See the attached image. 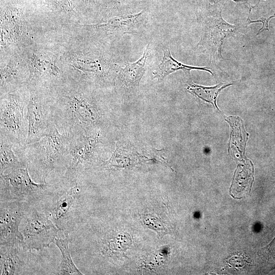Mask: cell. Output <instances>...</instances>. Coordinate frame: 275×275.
I'll return each instance as SVG.
<instances>
[{
	"mask_svg": "<svg viewBox=\"0 0 275 275\" xmlns=\"http://www.w3.org/2000/svg\"><path fill=\"white\" fill-rule=\"evenodd\" d=\"M54 5L60 10L65 12H72L74 11L71 0H51Z\"/></svg>",
	"mask_w": 275,
	"mask_h": 275,
	"instance_id": "cell-18",
	"label": "cell"
},
{
	"mask_svg": "<svg viewBox=\"0 0 275 275\" xmlns=\"http://www.w3.org/2000/svg\"><path fill=\"white\" fill-rule=\"evenodd\" d=\"M143 13L142 11L136 14L115 16L106 21L88 26L118 36L133 34L139 28Z\"/></svg>",
	"mask_w": 275,
	"mask_h": 275,
	"instance_id": "cell-10",
	"label": "cell"
},
{
	"mask_svg": "<svg viewBox=\"0 0 275 275\" xmlns=\"http://www.w3.org/2000/svg\"><path fill=\"white\" fill-rule=\"evenodd\" d=\"M50 93L55 124L61 133H88L105 126L104 108L80 83L58 86Z\"/></svg>",
	"mask_w": 275,
	"mask_h": 275,
	"instance_id": "cell-1",
	"label": "cell"
},
{
	"mask_svg": "<svg viewBox=\"0 0 275 275\" xmlns=\"http://www.w3.org/2000/svg\"><path fill=\"white\" fill-rule=\"evenodd\" d=\"M1 202L17 201L30 204L51 193L48 183H38L29 173V165L1 175Z\"/></svg>",
	"mask_w": 275,
	"mask_h": 275,
	"instance_id": "cell-5",
	"label": "cell"
},
{
	"mask_svg": "<svg viewBox=\"0 0 275 275\" xmlns=\"http://www.w3.org/2000/svg\"><path fill=\"white\" fill-rule=\"evenodd\" d=\"M69 238L68 233L65 234L64 238H56L54 243L61 254V260L57 272V274L82 275L74 263L69 248Z\"/></svg>",
	"mask_w": 275,
	"mask_h": 275,
	"instance_id": "cell-15",
	"label": "cell"
},
{
	"mask_svg": "<svg viewBox=\"0 0 275 275\" xmlns=\"http://www.w3.org/2000/svg\"><path fill=\"white\" fill-rule=\"evenodd\" d=\"M232 85V84H224L221 83L214 87H208L198 85L191 82L187 84L186 89L196 97L211 103L218 109L216 105V100L218 94L222 90Z\"/></svg>",
	"mask_w": 275,
	"mask_h": 275,
	"instance_id": "cell-17",
	"label": "cell"
},
{
	"mask_svg": "<svg viewBox=\"0 0 275 275\" xmlns=\"http://www.w3.org/2000/svg\"><path fill=\"white\" fill-rule=\"evenodd\" d=\"M71 160L64 175L65 179L73 183L99 160L102 149V131L68 136Z\"/></svg>",
	"mask_w": 275,
	"mask_h": 275,
	"instance_id": "cell-4",
	"label": "cell"
},
{
	"mask_svg": "<svg viewBox=\"0 0 275 275\" xmlns=\"http://www.w3.org/2000/svg\"><path fill=\"white\" fill-rule=\"evenodd\" d=\"M179 70L190 74L191 70H201L207 71L213 75L207 67H195L183 64L173 58L168 48L163 49V57L160 63L153 72L154 78L161 80L169 74Z\"/></svg>",
	"mask_w": 275,
	"mask_h": 275,
	"instance_id": "cell-14",
	"label": "cell"
},
{
	"mask_svg": "<svg viewBox=\"0 0 275 275\" xmlns=\"http://www.w3.org/2000/svg\"><path fill=\"white\" fill-rule=\"evenodd\" d=\"M144 220L146 221L150 222V224H148L150 227L153 228L155 230H156L158 231H164L165 227L163 225L162 221L158 219L157 218L153 217H145L144 218Z\"/></svg>",
	"mask_w": 275,
	"mask_h": 275,
	"instance_id": "cell-19",
	"label": "cell"
},
{
	"mask_svg": "<svg viewBox=\"0 0 275 275\" xmlns=\"http://www.w3.org/2000/svg\"><path fill=\"white\" fill-rule=\"evenodd\" d=\"M131 240L128 234L124 232L111 231L102 239L101 252L105 256L118 258L124 255L125 250L130 245Z\"/></svg>",
	"mask_w": 275,
	"mask_h": 275,
	"instance_id": "cell-13",
	"label": "cell"
},
{
	"mask_svg": "<svg viewBox=\"0 0 275 275\" xmlns=\"http://www.w3.org/2000/svg\"><path fill=\"white\" fill-rule=\"evenodd\" d=\"M29 95L14 91L1 95L0 141L12 144L15 150L26 146Z\"/></svg>",
	"mask_w": 275,
	"mask_h": 275,
	"instance_id": "cell-3",
	"label": "cell"
},
{
	"mask_svg": "<svg viewBox=\"0 0 275 275\" xmlns=\"http://www.w3.org/2000/svg\"><path fill=\"white\" fill-rule=\"evenodd\" d=\"M78 181L68 190L63 192L51 207L50 214L52 221L61 230L67 227L71 213L79 196Z\"/></svg>",
	"mask_w": 275,
	"mask_h": 275,
	"instance_id": "cell-9",
	"label": "cell"
},
{
	"mask_svg": "<svg viewBox=\"0 0 275 275\" xmlns=\"http://www.w3.org/2000/svg\"><path fill=\"white\" fill-rule=\"evenodd\" d=\"M26 118L28 133L26 144L38 142L56 126L50 93L41 86L30 85Z\"/></svg>",
	"mask_w": 275,
	"mask_h": 275,
	"instance_id": "cell-6",
	"label": "cell"
},
{
	"mask_svg": "<svg viewBox=\"0 0 275 275\" xmlns=\"http://www.w3.org/2000/svg\"><path fill=\"white\" fill-rule=\"evenodd\" d=\"M20 160L29 163L41 183L53 171L67 169L71 157L68 136L61 133L56 126L49 133L35 143L27 144L15 151Z\"/></svg>",
	"mask_w": 275,
	"mask_h": 275,
	"instance_id": "cell-2",
	"label": "cell"
},
{
	"mask_svg": "<svg viewBox=\"0 0 275 275\" xmlns=\"http://www.w3.org/2000/svg\"><path fill=\"white\" fill-rule=\"evenodd\" d=\"M274 17H275V14L274 15L271 16H270V17H269L268 18L262 17V18H260L259 20H253H253H250V19L249 18V16L247 22H247V25H249L251 23H255V22H262V23H263L262 27L261 28H260V30H259V32L257 34L258 35L263 31H265V30L269 31L268 25V21L271 18H273Z\"/></svg>",
	"mask_w": 275,
	"mask_h": 275,
	"instance_id": "cell-20",
	"label": "cell"
},
{
	"mask_svg": "<svg viewBox=\"0 0 275 275\" xmlns=\"http://www.w3.org/2000/svg\"><path fill=\"white\" fill-rule=\"evenodd\" d=\"M25 249L21 244L1 245L0 274H19L26 265L22 257Z\"/></svg>",
	"mask_w": 275,
	"mask_h": 275,
	"instance_id": "cell-11",
	"label": "cell"
},
{
	"mask_svg": "<svg viewBox=\"0 0 275 275\" xmlns=\"http://www.w3.org/2000/svg\"><path fill=\"white\" fill-rule=\"evenodd\" d=\"M49 216L35 208L26 215V224L21 231L23 238L21 245L28 251L41 250L54 242L61 230Z\"/></svg>",
	"mask_w": 275,
	"mask_h": 275,
	"instance_id": "cell-7",
	"label": "cell"
},
{
	"mask_svg": "<svg viewBox=\"0 0 275 275\" xmlns=\"http://www.w3.org/2000/svg\"><path fill=\"white\" fill-rule=\"evenodd\" d=\"M26 204L17 201L1 202V245L22 244L23 238L19 226L26 215Z\"/></svg>",
	"mask_w": 275,
	"mask_h": 275,
	"instance_id": "cell-8",
	"label": "cell"
},
{
	"mask_svg": "<svg viewBox=\"0 0 275 275\" xmlns=\"http://www.w3.org/2000/svg\"><path fill=\"white\" fill-rule=\"evenodd\" d=\"M151 47L147 45L142 56L136 62L126 63L118 74V81L122 87L126 88L138 87L143 76L148 59L150 54Z\"/></svg>",
	"mask_w": 275,
	"mask_h": 275,
	"instance_id": "cell-12",
	"label": "cell"
},
{
	"mask_svg": "<svg viewBox=\"0 0 275 275\" xmlns=\"http://www.w3.org/2000/svg\"><path fill=\"white\" fill-rule=\"evenodd\" d=\"M0 174L7 170L25 168L27 163L19 158L14 150V146L9 143L0 141Z\"/></svg>",
	"mask_w": 275,
	"mask_h": 275,
	"instance_id": "cell-16",
	"label": "cell"
}]
</instances>
